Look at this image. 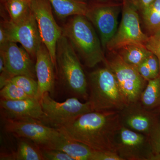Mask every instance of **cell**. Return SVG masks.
Here are the masks:
<instances>
[{
    "label": "cell",
    "mask_w": 160,
    "mask_h": 160,
    "mask_svg": "<svg viewBox=\"0 0 160 160\" xmlns=\"http://www.w3.org/2000/svg\"><path fill=\"white\" fill-rule=\"evenodd\" d=\"M119 112H89L58 129L66 137L95 151L117 152L116 135L122 126Z\"/></svg>",
    "instance_id": "1"
},
{
    "label": "cell",
    "mask_w": 160,
    "mask_h": 160,
    "mask_svg": "<svg viewBox=\"0 0 160 160\" xmlns=\"http://www.w3.org/2000/svg\"><path fill=\"white\" fill-rule=\"evenodd\" d=\"M62 29L63 35L68 39L86 66L92 68L105 62L101 40L85 16H74Z\"/></svg>",
    "instance_id": "2"
},
{
    "label": "cell",
    "mask_w": 160,
    "mask_h": 160,
    "mask_svg": "<svg viewBox=\"0 0 160 160\" xmlns=\"http://www.w3.org/2000/svg\"><path fill=\"white\" fill-rule=\"evenodd\" d=\"M89 101L93 111H122L129 104L112 72L107 66L89 75Z\"/></svg>",
    "instance_id": "3"
},
{
    "label": "cell",
    "mask_w": 160,
    "mask_h": 160,
    "mask_svg": "<svg viewBox=\"0 0 160 160\" xmlns=\"http://www.w3.org/2000/svg\"><path fill=\"white\" fill-rule=\"evenodd\" d=\"M57 69L66 87L83 98L88 97V82L76 52L68 39L62 35L56 49Z\"/></svg>",
    "instance_id": "4"
},
{
    "label": "cell",
    "mask_w": 160,
    "mask_h": 160,
    "mask_svg": "<svg viewBox=\"0 0 160 160\" xmlns=\"http://www.w3.org/2000/svg\"><path fill=\"white\" fill-rule=\"evenodd\" d=\"M104 62L114 74L120 89L129 105L135 103L145 89L146 80L137 67L123 61L116 51Z\"/></svg>",
    "instance_id": "5"
},
{
    "label": "cell",
    "mask_w": 160,
    "mask_h": 160,
    "mask_svg": "<svg viewBox=\"0 0 160 160\" xmlns=\"http://www.w3.org/2000/svg\"><path fill=\"white\" fill-rule=\"evenodd\" d=\"M46 115V122L57 129L69 124L84 113L93 111L89 101L82 103L76 98H68L62 102L53 99L49 92L40 100Z\"/></svg>",
    "instance_id": "6"
},
{
    "label": "cell",
    "mask_w": 160,
    "mask_h": 160,
    "mask_svg": "<svg viewBox=\"0 0 160 160\" xmlns=\"http://www.w3.org/2000/svg\"><path fill=\"white\" fill-rule=\"evenodd\" d=\"M122 15L119 26L106 48L114 51L122 46L132 43L146 46L149 37L142 31L138 10L129 0H123Z\"/></svg>",
    "instance_id": "7"
},
{
    "label": "cell",
    "mask_w": 160,
    "mask_h": 160,
    "mask_svg": "<svg viewBox=\"0 0 160 160\" xmlns=\"http://www.w3.org/2000/svg\"><path fill=\"white\" fill-rule=\"evenodd\" d=\"M31 10L37 22L42 42L49 51L57 69V45L62 35V27L56 22L53 9L48 0H32Z\"/></svg>",
    "instance_id": "8"
},
{
    "label": "cell",
    "mask_w": 160,
    "mask_h": 160,
    "mask_svg": "<svg viewBox=\"0 0 160 160\" xmlns=\"http://www.w3.org/2000/svg\"><path fill=\"white\" fill-rule=\"evenodd\" d=\"M5 127L7 131L18 137L30 140L41 148H48L61 135L58 129L46 126L42 121L33 119H7Z\"/></svg>",
    "instance_id": "9"
},
{
    "label": "cell",
    "mask_w": 160,
    "mask_h": 160,
    "mask_svg": "<svg viewBox=\"0 0 160 160\" xmlns=\"http://www.w3.org/2000/svg\"><path fill=\"white\" fill-rule=\"evenodd\" d=\"M121 7L120 4L106 2L89 6L85 16L97 29L103 49L117 30Z\"/></svg>",
    "instance_id": "10"
},
{
    "label": "cell",
    "mask_w": 160,
    "mask_h": 160,
    "mask_svg": "<svg viewBox=\"0 0 160 160\" xmlns=\"http://www.w3.org/2000/svg\"><path fill=\"white\" fill-rule=\"evenodd\" d=\"M115 146L123 160H152L149 139L125 126H122L117 133Z\"/></svg>",
    "instance_id": "11"
},
{
    "label": "cell",
    "mask_w": 160,
    "mask_h": 160,
    "mask_svg": "<svg viewBox=\"0 0 160 160\" xmlns=\"http://www.w3.org/2000/svg\"><path fill=\"white\" fill-rule=\"evenodd\" d=\"M1 23L6 29L9 42L19 43L32 58H36L42 42L32 12L29 17L19 22L12 23L9 20H5Z\"/></svg>",
    "instance_id": "12"
},
{
    "label": "cell",
    "mask_w": 160,
    "mask_h": 160,
    "mask_svg": "<svg viewBox=\"0 0 160 160\" xmlns=\"http://www.w3.org/2000/svg\"><path fill=\"white\" fill-rule=\"evenodd\" d=\"M0 54L4 57L6 70L12 78L25 75L35 78V64L31 56L17 43L9 42L0 47Z\"/></svg>",
    "instance_id": "13"
},
{
    "label": "cell",
    "mask_w": 160,
    "mask_h": 160,
    "mask_svg": "<svg viewBox=\"0 0 160 160\" xmlns=\"http://www.w3.org/2000/svg\"><path fill=\"white\" fill-rule=\"evenodd\" d=\"M0 105L8 119H33L46 122V115L37 98L15 101L1 98Z\"/></svg>",
    "instance_id": "14"
},
{
    "label": "cell",
    "mask_w": 160,
    "mask_h": 160,
    "mask_svg": "<svg viewBox=\"0 0 160 160\" xmlns=\"http://www.w3.org/2000/svg\"><path fill=\"white\" fill-rule=\"evenodd\" d=\"M35 71L38 83V98L46 92L52 93L54 87L55 66L49 51L43 43L36 57Z\"/></svg>",
    "instance_id": "15"
},
{
    "label": "cell",
    "mask_w": 160,
    "mask_h": 160,
    "mask_svg": "<svg viewBox=\"0 0 160 160\" xmlns=\"http://www.w3.org/2000/svg\"><path fill=\"white\" fill-rule=\"evenodd\" d=\"M124 109L122 122L131 130L149 136L158 125L154 117L144 107H131L129 105Z\"/></svg>",
    "instance_id": "16"
},
{
    "label": "cell",
    "mask_w": 160,
    "mask_h": 160,
    "mask_svg": "<svg viewBox=\"0 0 160 160\" xmlns=\"http://www.w3.org/2000/svg\"><path fill=\"white\" fill-rule=\"evenodd\" d=\"M46 148L64 152L74 160H92L95 152L83 143L66 137L62 132L56 141Z\"/></svg>",
    "instance_id": "17"
},
{
    "label": "cell",
    "mask_w": 160,
    "mask_h": 160,
    "mask_svg": "<svg viewBox=\"0 0 160 160\" xmlns=\"http://www.w3.org/2000/svg\"><path fill=\"white\" fill-rule=\"evenodd\" d=\"M60 19L71 16H86L89 5L86 0H48Z\"/></svg>",
    "instance_id": "18"
},
{
    "label": "cell",
    "mask_w": 160,
    "mask_h": 160,
    "mask_svg": "<svg viewBox=\"0 0 160 160\" xmlns=\"http://www.w3.org/2000/svg\"><path fill=\"white\" fill-rule=\"evenodd\" d=\"M114 51L126 63L137 67L145 61L150 52L145 45L136 43L127 44Z\"/></svg>",
    "instance_id": "19"
},
{
    "label": "cell",
    "mask_w": 160,
    "mask_h": 160,
    "mask_svg": "<svg viewBox=\"0 0 160 160\" xmlns=\"http://www.w3.org/2000/svg\"><path fill=\"white\" fill-rule=\"evenodd\" d=\"M32 1L27 0H8L1 3L8 13L9 21L17 23L29 17L32 13Z\"/></svg>",
    "instance_id": "20"
},
{
    "label": "cell",
    "mask_w": 160,
    "mask_h": 160,
    "mask_svg": "<svg viewBox=\"0 0 160 160\" xmlns=\"http://www.w3.org/2000/svg\"><path fill=\"white\" fill-rule=\"evenodd\" d=\"M37 146L28 141L21 140L18 143L16 151L1 157V160H44L41 149Z\"/></svg>",
    "instance_id": "21"
},
{
    "label": "cell",
    "mask_w": 160,
    "mask_h": 160,
    "mask_svg": "<svg viewBox=\"0 0 160 160\" xmlns=\"http://www.w3.org/2000/svg\"><path fill=\"white\" fill-rule=\"evenodd\" d=\"M140 98L143 107L146 110L160 108V72L156 78L148 81Z\"/></svg>",
    "instance_id": "22"
},
{
    "label": "cell",
    "mask_w": 160,
    "mask_h": 160,
    "mask_svg": "<svg viewBox=\"0 0 160 160\" xmlns=\"http://www.w3.org/2000/svg\"><path fill=\"white\" fill-rule=\"evenodd\" d=\"M142 13L145 26L151 35L160 31V0H154Z\"/></svg>",
    "instance_id": "23"
},
{
    "label": "cell",
    "mask_w": 160,
    "mask_h": 160,
    "mask_svg": "<svg viewBox=\"0 0 160 160\" xmlns=\"http://www.w3.org/2000/svg\"><path fill=\"white\" fill-rule=\"evenodd\" d=\"M9 82L19 86L31 97L38 98V83L33 78L25 75L16 76L12 78Z\"/></svg>",
    "instance_id": "24"
},
{
    "label": "cell",
    "mask_w": 160,
    "mask_h": 160,
    "mask_svg": "<svg viewBox=\"0 0 160 160\" xmlns=\"http://www.w3.org/2000/svg\"><path fill=\"white\" fill-rule=\"evenodd\" d=\"M0 95L1 98L13 101L34 98L31 97L22 89L11 82H8L1 89Z\"/></svg>",
    "instance_id": "25"
},
{
    "label": "cell",
    "mask_w": 160,
    "mask_h": 160,
    "mask_svg": "<svg viewBox=\"0 0 160 160\" xmlns=\"http://www.w3.org/2000/svg\"><path fill=\"white\" fill-rule=\"evenodd\" d=\"M152 160H160V125H158L149 136Z\"/></svg>",
    "instance_id": "26"
},
{
    "label": "cell",
    "mask_w": 160,
    "mask_h": 160,
    "mask_svg": "<svg viewBox=\"0 0 160 160\" xmlns=\"http://www.w3.org/2000/svg\"><path fill=\"white\" fill-rule=\"evenodd\" d=\"M41 150L45 160H74L66 152L57 149L41 148Z\"/></svg>",
    "instance_id": "27"
},
{
    "label": "cell",
    "mask_w": 160,
    "mask_h": 160,
    "mask_svg": "<svg viewBox=\"0 0 160 160\" xmlns=\"http://www.w3.org/2000/svg\"><path fill=\"white\" fill-rule=\"evenodd\" d=\"M146 46L149 51L155 55L158 59L160 72V31L149 37Z\"/></svg>",
    "instance_id": "28"
},
{
    "label": "cell",
    "mask_w": 160,
    "mask_h": 160,
    "mask_svg": "<svg viewBox=\"0 0 160 160\" xmlns=\"http://www.w3.org/2000/svg\"><path fill=\"white\" fill-rule=\"evenodd\" d=\"M146 64L149 67L153 78H156L160 73V65L158 59L155 55L150 51L145 60Z\"/></svg>",
    "instance_id": "29"
},
{
    "label": "cell",
    "mask_w": 160,
    "mask_h": 160,
    "mask_svg": "<svg viewBox=\"0 0 160 160\" xmlns=\"http://www.w3.org/2000/svg\"><path fill=\"white\" fill-rule=\"evenodd\" d=\"M117 152L113 151H95L92 160H123Z\"/></svg>",
    "instance_id": "30"
},
{
    "label": "cell",
    "mask_w": 160,
    "mask_h": 160,
    "mask_svg": "<svg viewBox=\"0 0 160 160\" xmlns=\"http://www.w3.org/2000/svg\"><path fill=\"white\" fill-rule=\"evenodd\" d=\"M138 11L142 12L153 2L154 0H129Z\"/></svg>",
    "instance_id": "31"
},
{
    "label": "cell",
    "mask_w": 160,
    "mask_h": 160,
    "mask_svg": "<svg viewBox=\"0 0 160 160\" xmlns=\"http://www.w3.org/2000/svg\"><path fill=\"white\" fill-rule=\"evenodd\" d=\"M137 68L140 74L146 81H149L154 78L145 61L139 65Z\"/></svg>",
    "instance_id": "32"
},
{
    "label": "cell",
    "mask_w": 160,
    "mask_h": 160,
    "mask_svg": "<svg viewBox=\"0 0 160 160\" xmlns=\"http://www.w3.org/2000/svg\"><path fill=\"white\" fill-rule=\"evenodd\" d=\"M6 29L2 24H0V47L9 42Z\"/></svg>",
    "instance_id": "33"
},
{
    "label": "cell",
    "mask_w": 160,
    "mask_h": 160,
    "mask_svg": "<svg viewBox=\"0 0 160 160\" xmlns=\"http://www.w3.org/2000/svg\"><path fill=\"white\" fill-rule=\"evenodd\" d=\"M8 1V0H1V2L3 3L4 2H6V1ZM27 1H32V0H27Z\"/></svg>",
    "instance_id": "34"
},
{
    "label": "cell",
    "mask_w": 160,
    "mask_h": 160,
    "mask_svg": "<svg viewBox=\"0 0 160 160\" xmlns=\"http://www.w3.org/2000/svg\"><path fill=\"white\" fill-rule=\"evenodd\" d=\"M97 1L100 2H106L107 1H108V0H97Z\"/></svg>",
    "instance_id": "35"
}]
</instances>
